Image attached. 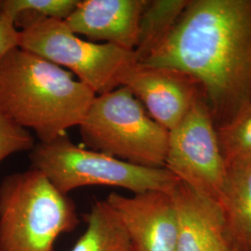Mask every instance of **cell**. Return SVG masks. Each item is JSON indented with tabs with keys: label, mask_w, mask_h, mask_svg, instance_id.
<instances>
[{
	"label": "cell",
	"mask_w": 251,
	"mask_h": 251,
	"mask_svg": "<svg viewBox=\"0 0 251 251\" xmlns=\"http://www.w3.org/2000/svg\"><path fill=\"white\" fill-rule=\"evenodd\" d=\"M141 63L200 83L213 107L231 118L251 100V0L190 1Z\"/></svg>",
	"instance_id": "obj_1"
},
{
	"label": "cell",
	"mask_w": 251,
	"mask_h": 251,
	"mask_svg": "<svg viewBox=\"0 0 251 251\" xmlns=\"http://www.w3.org/2000/svg\"><path fill=\"white\" fill-rule=\"evenodd\" d=\"M95 97L73 73L20 47L0 61V112L40 143L79 126Z\"/></svg>",
	"instance_id": "obj_2"
},
{
	"label": "cell",
	"mask_w": 251,
	"mask_h": 251,
	"mask_svg": "<svg viewBox=\"0 0 251 251\" xmlns=\"http://www.w3.org/2000/svg\"><path fill=\"white\" fill-rule=\"evenodd\" d=\"M79 225L76 207L39 171L10 174L0 183V251H54Z\"/></svg>",
	"instance_id": "obj_3"
},
{
	"label": "cell",
	"mask_w": 251,
	"mask_h": 251,
	"mask_svg": "<svg viewBox=\"0 0 251 251\" xmlns=\"http://www.w3.org/2000/svg\"><path fill=\"white\" fill-rule=\"evenodd\" d=\"M78 126L90 150L134 165L165 168L170 131L126 87L97 95Z\"/></svg>",
	"instance_id": "obj_4"
},
{
	"label": "cell",
	"mask_w": 251,
	"mask_h": 251,
	"mask_svg": "<svg viewBox=\"0 0 251 251\" xmlns=\"http://www.w3.org/2000/svg\"><path fill=\"white\" fill-rule=\"evenodd\" d=\"M31 169L42 172L68 195L84 186H112L136 194L171 193L179 179L166 168H148L120 160L74 144L67 135L38 143L29 153Z\"/></svg>",
	"instance_id": "obj_5"
},
{
	"label": "cell",
	"mask_w": 251,
	"mask_h": 251,
	"mask_svg": "<svg viewBox=\"0 0 251 251\" xmlns=\"http://www.w3.org/2000/svg\"><path fill=\"white\" fill-rule=\"evenodd\" d=\"M18 47L68 68L96 96L124 86L140 63L135 51L81 39L64 21L56 19L41 20L19 30Z\"/></svg>",
	"instance_id": "obj_6"
},
{
	"label": "cell",
	"mask_w": 251,
	"mask_h": 251,
	"mask_svg": "<svg viewBox=\"0 0 251 251\" xmlns=\"http://www.w3.org/2000/svg\"><path fill=\"white\" fill-rule=\"evenodd\" d=\"M165 168L195 193L224 207L228 167L211 115L199 100L170 131Z\"/></svg>",
	"instance_id": "obj_7"
},
{
	"label": "cell",
	"mask_w": 251,
	"mask_h": 251,
	"mask_svg": "<svg viewBox=\"0 0 251 251\" xmlns=\"http://www.w3.org/2000/svg\"><path fill=\"white\" fill-rule=\"evenodd\" d=\"M125 228L135 251H177L178 219L170 193L151 191L104 200Z\"/></svg>",
	"instance_id": "obj_8"
},
{
	"label": "cell",
	"mask_w": 251,
	"mask_h": 251,
	"mask_svg": "<svg viewBox=\"0 0 251 251\" xmlns=\"http://www.w3.org/2000/svg\"><path fill=\"white\" fill-rule=\"evenodd\" d=\"M193 86L194 82L180 73L141 63L124 84L148 115L169 131L179 125L198 100Z\"/></svg>",
	"instance_id": "obj_9"
},
{
	"label": "cell",
	"mask_w": 251,
	"mask_h": 251,
	"mask_svg": "<svg viewBox=\"0 0 251 251\" xmlns=\"http://www.w3.org/2000/svg\"><path fill=\"white\" fill-rule=\"evenodd\" d=\"M147 0H83L64 20L75 35L89 41L117 46L135 51L140 32V22Z\"/></svg>",
	"instance_id": "obj_10"
},
{
	"label": "cell",
	"mask_w": 251,
	"mask_h": 251,
	"mask_svg": "<svg viewBox=\"0 0 251 251\" xmlns=\"http://www.w3.org/2000/svg\"><path fill=\"white\" fill-rule=\"evenodd\" d=\"M178 219L177 251H230L233 242L223 207L179 180L171 193Z\"/></svg>",
	"instance_id": "obj_11"
},
{
	"label": "cell",
	"mask_w": 251,
	"mask_h": 251,
	"mask_svg": "<svg viewBox=\"0 0 251 251\" xmlns=\"http://www.w3.org/2000/svg\"><path fill=\"white\" fill-rule=\"evenodd\" d=\"M228 167L224 211L233 242L245 251L251 236V160Z\"/></svg>",
	"instance_id": "obj_12"
},
{
	"label": "cell",
	"mask_w": 251,
	"mask_h": 251,
	"mask_svg": "<svg viewBox=\"0 0 251 251\" xmlns=\"http://www.w3.org/2000/svg\"><path fill=\"white\" fill-rule=\"evenodd\" d=\"M85 221L87 229L71 251H135L122 223L104 200L94 202Z\"/></svg>",
	"instance_id": "obj_13"
},
{
	"label": "cell",
	"mask_w": 251,
	"mask_h": 251,
	"mask_svg": "<svg viewBox=\"0 0 251 251\" xmlns=\"http://www.w3.org/2000/svg\"><path fill=\"white\" fill-rule=\"evenodd\" d=\"M189 3L187 0L147 2L141 17L139 41L135 50L140 63L171 33Z\"/></svg>",
	"instance_id": "obj_14"
},
{
	"label": "cell",
	"mask_w": 251,
	"mask_h": 251,
	"mask_svg": "<svg viewBox=\"0 0 251 251\" xmlns=\"http://www.w3.org/2000/svg\"><path fill=\"white\" fill-rule=\"evenodd\" d=\"M80 0H1L2 12L12 19L16 28L25 29L34 23L56 19L64 21Z\"/></svg>",
	"instance_id": "obj_15"
},
{
	"label": "cell",
	"mask_w": 251,
	"mask_h": 251,
	"mask_svg": "<svg viewBox=\"0 0 251 251\" xmlns=\"http://www.w3.org/2000/svg\"><path fill=\"white\" fill-rule=\"evenodd\" d=\"M217 133L227 166L251 160V100L221 126Z\"/></svg>",
	"instance_id": "obj_16"
},
{
	"label": "cell",
	"mask_w": 251,
	"mask_h": 251,
	"mask_svg": "<svg viewBox=\"0 0 251 251\" xmlns=\"http://www.w3.org/2000/svg\"><path fill=\"white\" fill-rule=\"evenodd\" d=\"M36 146L31 132L15 124L0 112V163L9 155L31 152Z\"/></svg>",
	"instance_id": "obj_17"
},
{
	"label": "cell",
	"mask_w": 251,
	"mask_h": 251,
	"mask_svg": "<svg viewBox=\"0 0 251 251\" xmlns=\"http://www.w3.org/2000/svg\"><path fill=\"white\" fill-rule=\"evenodd\" d=\"M19 30L8 15L0 16V61L12 49L18 47Z\"/></svg>",
	"instance_id": "obj_18"
},
{
	"label": "cell",
	"mask_w": 251,
	"mask_h": 251,
	"mask_svg": "<svg viewBox=\"0 0 251 251\" xmlns=\"http://www.w3.org/2000/svg\"><path fill=\"white\" fill-rule=\"evenodd\" d=\"M244 251L242 249L237 245V244H233V246H232V248H231V251Z\"/></svg>",
	"instance_id": "obj_19"
},
{
	"label": "cell",
	"mask_w": 251,
	"mask_h": 251,
	"mask_svg": "<svg viewBox=\"0 0 251 251\" xmlns=\"http://www.w3.org/2000/svg\"><path fill=\"white\" fill-rule=\"evenodd\" d=\"M245 251H251V239H250V241H249V244H248V246H247V248H246V250Z\"/></svg>",
	"instance_id": "obj_20"
},
{
	"label": "cell",
	"mask_w": 251,
	"mask_h": 251,
	"mask_svg": "<svg viewBox=\"0 0 251 251\" xmlns=\"http://www.w3.org/2000/svg\"><path fill=\"white\" fill-rule=\"evenodd\" d=\"M3 14V12H2V8H1V0H0V16Z\"/></svg>",
	"instance_id": "obj_21"
}]
</instances>
